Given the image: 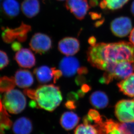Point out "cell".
I'll list each match as a JSON object with an SVG mask.
<instances>
[{"label":"cell","instance_id":"cell-2","mask_svg":"<svg viewBox=\"0 0 134 134\" xmlns=\"http://www.w3.org/2000/svg\"><path fill=\"white\" fill-rule=\"evenodd\" d=\"M24 94L37 103V108L54 111L61 104L62 96L60 88L53 84L42 85L35 90L26 89Z\"/></svg>","mask_w":134,"mask_h":134},{"label":"cell","instance_id":"cell-7","mask_svg":"<svg viewBox=\"0 0 134 134\" xmlns=\"http://www.w3.org/2000/svg\"><path fill=\"white\" fill-rule=\"evenodd\" d=\"M29 45L36 53L40 54L48 52L52 47V41L48 35L44 34L36 33L30 40Z\"/></svg>","mask_w":134,"mask_h":134},{"label":"cell","instance_id":"cell-22","mask_svg":"<svg viewBox=\"0 0 134 134\" xmlns=\"http://www.w3.org/2000/svg\"><path fill=\"white\" fill-rule=\"evenodd\" d=\"M75 134H99V132L95 125L84 123L76 128Z\"/></svg>","mask_w":134,"mask_h":134},{"label":"cell","instance_id":"cell-11","mask_svg":"<svg viewBox=\"0 0 134 134\" xmlns=\"http://www.w3.org/2000/svg\"><path fill=\"white\" fill-rule=\"evenodd\" d=\"M59 67L63 75L66 77H71L78 73L80 68V63L75 57L67 56L61 60Z\"/></svg>","mask_w":134,"mask_h":134},{"label":"cell","instance_id":"cell-12","mask_svg":"<svg viewBox=\"0 0 134 134\" xmlns=\"http://www.w3.org/2000/svg\"><path fill=\"white\" fill-rule=\"evenodd\" d=\"M58 49L63 54L67 56H73L79 51L80 43L76 38L67 37L60 41Z\"/></svg>","mask_w":134,"mask_h":134},{"label":"cell","instance_id":"cell-29","mask_svg":"<svg viewBox=\"0 0 134 134\" xmlns=\"http://www.w3.org/2000/svg\"><path fill=\"white\" fill-rule=\"evenodd\" d=\"M129 41L130 43L134 46V28L132 29L131 32L130 34L129 37Z\"/></svg>","mask_w":134,"mask_h":134},{"label":"cell","instance_id":"cell-8","mask_svg":"<svg viewBox=\"0 0 134 134\" xmlns=\"http://www.w3.org/2000/svg\"><path fill=\"white\" fill-rule=\"evenodd\" d=\"M34 73L39 82L46 83L53 80L54 83L61 78L62 72L59 69L50 68L46 66H42L35 69Z\"/></svg>","mask_w":134,"mask_h":134},{"label":"cell","instance_id":"cell-6","mask_svg":"<svg viewBox=\"0 0 134 134\" xmlns=\"http://www.w3.org/2000/svg\"><path fill=\"white\" fill-rule=\"evenodd\" d=\"M115 113L121 122L134 121V100L123 99L118 102L115 105Z\"/></svg>","mask_w":134,"mask_h":134},{"label":"cell","instance_id":"cell-10","mask_svg":"<svg viewBox=\"0 0 134 134\" xmlns=\"http://www.w3.org/2000/svg\"><path fill=\"white\" fill-rule=\"evenodd\" d=\"M65 6L79 20L85 18L89 9L87 0H67Z\"/></svg>","mask_w":134,"mask_h":134},{"label":"cell","instance_id":"cell-17","mask_svg":"<svg viewBox=\"0 0 134 134\" xmlns=\"http://www.w3.org/2000/svg\"><path fill=\"white\" fill-rule=\"evenodd\" d=\"M89 101L93 107L97 109L106 107L109 104V99L105 92L97 91L93 92L89 97Z\"/></svg>","mask_w":134,"mask_h":134},{"label":"cell","instance_id":"cell-37","mask_svg":"<svg viewBox=\"0 0 134 134\" xmlns=\"http://www.w3.org/2000/svg\"><path fill=\"white\" fill-rule=\"evenodd\" d=\"M1 1H2V0H0V4H1Z\"/></svg>","mask_w":134,"mask_h":134},{"label":"cell","instance_id":"cell-26","mask_svg":"<svg viewBox=\"0 0 134 134\" xmlns=\"http://www.w3.org/2000/svg\"><path fill=\"white\" fill-rule=\"evenodd\" d=\"M65 106L67 109H75L77 106L75 101L70 99L67 100V101L65 104Z\"/></svg>","mask_w":134,"mask_h":134},{"label":"cell","instance_id":"cell-16","mask_svg":"<svg viewBox=\"0 0 134 134\" xmlns=\"http://www.w3.org/2000/svg\"><path fill=\"white\" fill-rule=\"evenodd\" d=\"M80 121L79 117L73 111H66L61 116L60 124L67 131L71 130L76 127Z\"/></svg>","mask_w":134,"mask_h":134},{"label":"cell","instance_id":"cell-34","mask_svg":"<svg viewBox=\"0 0 134 134\" xmlns=\"http://www.w3.org/2000/svg\"><path fill=\"white\" fill-rule=\"evenodd\" d=\"M131 12L132 13V15L134 16V1L132 3L131 7Z\"/></svg>","mask_w":134,"mask_h":134},{"label":"cell","instance_id":"cell-31","mask_svg":"<svg viewBox=\"0 0 134 134\" xmlns=\"http://www.w3.org/2000/svg\"><path fill=\"white\" fill-rule=\"evenodd\" d=\"M89 4L91 7L96 6L99 4V0H90Z\"/></svg>","mask_w":134,"mask_h":134},{"label":"cell","instance_id":"cell-28","mask_svg":"<svg viewBox=\"0 0 134 134\" xmlns=\"http://www.w3.org/2000/svg\"><path fill=\"white\" fill-rule=\"evenodd\" d=\"M90 90H91V87L90 86H89V85H87V84H84L82 85L80 90L83 93L85 94V93L90 91Z\"/></svg>","mask_w":134,"mask_h":134},{"label":"cell","instance_id":"cell-19","mask_svg":"<svg viewBox=\"0 0 134 134\" xmlns=\"http://www.w3.org/2000/svg\"><path fill=\"white\" fill-rule=\"evenodd\" d=\"M2 9L8 18L17 16L20 12V5L17 0H4L2 4Z\"/></svg>","mask_w":134,"mask_h":134},{"label":"cell","instance_id":"cell-20","mask_svg":"<svg viewBox=\"0 0 134 134\" xmlns=\"http://www.w3.org/2000/svg\"><path fill=\"white\" fill-rule=\"evenodd\" d=\"M119 90L129 97L134 96V74L123 80L117 84Z\"/></svg>","mask_w":134,"mask_h":134},{"label":"cell","instance_id":"cell-4","mask_svg":"<svg viewBox=\"0 0 134 134\" xmlns=\"http://www.w3.org/2000/svg\"><path fill=\"white\" fill-rule=\"evenodd\" d=\"M2 103L4 108L10 113L19 114L25 108L26 99L22 92L13 89L5 93Z\"/></svg>","mask_w":134,"mask_h":134},{"label":"cell","instance_id":"cell-32","mask_svg":"<svg viewBox=\"0 0 134 134\" xmlns=\"http://www.w3.org/2000/svg\"><path fill=\"white\" fill-rule=\"evenodd\" d=\"M29 106H30V107L33 108H37V103L34 100H32V99L29 103Z\"/></svg>","mask_w":134,"mask_h":134},{"label":"cell","instance_id":"cell-36","mask_svg":"<svg viewBox=\"0 0 134 134\" xmlns=\"http://www.w3.org/2000/svg\"><path fill=\"white\" fill-rule=\"evenodd\" d=\"M58 1H65V0H58Z\"/></svg>","mask_w":134,"mask_h":134},{"label":"cell","instance_id":"cell-9","mask_svg":"<svg viewBox=\"0 0 134 134\" xmlns=\"http://www.w3.org/2000/svg\"><path fill=\"white\" fill-rule=\"evenodd\" d=\"M131 19L127 16H120L112 20L110 29L113 34L117 37H124L131 33L132 30Z\"/></svg>","mask_w":134,"mask_h":134},{"label":"cell","instance_id":"cell-3","mask_svg":"<svg viewBox=\"0 0 134 134\" xmlns=\"http://www.w3.org/2000/svg\"><path fill=\"white\" fill-rule=\"evenodd\" d=\"M134 63L123 61L111 65L105 71L99 80L101 83L107 84L114 79L124 80L133 74Z\"/></svg>","mask_w":134,"mask_h":134},{"label":"cell","instance_id":"cell-14","mask_svg":"<svg viewBox=\"0 0 134 134\" xmlns=\"http://www.w3.org/2000/svg\"><path fill=\"white\" fill-rule=\"evenodd\" d=\"M14 79L16 85L21 88L30 87L34 81L32 72L27 70H18L15 73Z\"/></svg>","mask_w":134,"mask_h":134},{"label":"cell","instance_id":"cell-5","mask_svg":"<svg viewBox=\"0 0 134 134\" xmlns=\"http://www.w3.org/2000/svg\"><path fill=\"white\" fill-rule=\"evenodd\" d=\"M32 29L30 26L22 23L19 27L11 29L7 27L2 34L3 41L6 43H11L17 39L19 42H24L28 37V34Z\"/></svg>","mask_w":134,"mask_h":134},{"label":"cell","instance_id":"cell-33","mask_svg":"<svg viewBox=\"0 0 134 134\" xmlns=\"http://www.w3.org/2000/svg\"><path fill=\"white\" fill-rule=\"evenodd\" d=\"M91 18L94 20V19H97V18H99V16H100L99 14H97V13H92L91 14Z\"/></svg>","mask_w":134,"mask_h":134},{"label":"cell","instance_id":"cell-21","mask_svg":"<svg viewBox=\"0 0 134 134\" xmlns=\"http://www.w3.org/2000/svg\"><path fill=\"white\" fill-rule=\"evenodd\" d=\"M129 1V0H102L100 6L103 9L117 10L121 9Z\"/></svg>","mask_w":134,"mask_h":134},{"label":"cell","instance_id":"cell-35","mask_svg":"<svg viewBox=\"0 0 134 134\" xmlns=\"http://www.w3.org/2000/svg\"><path fill=\"white\" fill-rule=\"evenodd\" d=\"M4 109V108L3 106V104L2 102H1V99H0V113L3 111Z\"/></svg>","mask_w":134,"mask_h":134},{"label":"cell","instance_id":"cell-24","mask_svg":"<svg viewBox=\"0 0 134 134\" xmlns=\"http://www.w3.org/2000/svg\"><path fill=\"white\" fill-rule=\"evenodd\" d=\"M119 128L121 134H134V121L119 123Z\"/></svg>","mask_w":134,"mask_h":134},{"label":"cell","instance_id":"cell-15","mask_svg":"<svg viewBox=\"0 0 134 134\" xmlns=\"http://www.w3.org/2000/svg\"><path fill=\"white\" fill-rule=\"evenodd\" d=\"M12 129L14 134H30L33 130L32 123L28 118L22 117L15 121Z\"/></svg>","mask_w":134,"mask_h":134},{"label":"cell","instance_id":"cell-27","mask_svg":"<svg viewBox=\"0 0 134 134\" xmlns=\"http://www.w3.org/2000/svg\"><path fill=\"white\" fill-rule=\"evenodd\" d=\"M22 45L19 42H14L12 45V49L14 51H18L22 49Z\"/></svg>","mask_w":134,"mask_h":134},{"label":"cell","instance_id":"cell-18","mask_svg":"<svg viewBox=\"0 0 134 134\" xmlns=\"http://www.w3.org/2000/svg\"><path fill=\"white\" fill-rule=\"evenodd\" d=\"M40 8L38 0H24L22 4V12L28 18H33L36 16L39 12Z\"/></svg>","mask_w":134,"mask_h":134},{"label":"cell","instance_id":"cell-23","mask_svg":"<svg viewBox=\"0 0 134 134\" xmlns=\"http://www.w3.org/2000/svg\"><path fill=\"white\" fill-rule=\"evenodd\" d=\"M14 77L4 76L0 77V92H6L13 90L15 86Z\"/></svg>","mask_w":134,"mask_h":134},{"label":"cell","instance_id":"cell-30","mask_svg":"<svg viewBox=\"0 0 134 134\" xmlns=\"http://www.w3.org/2000/svg\"><path fill=\"white\" fill-rule=\"evenodd\" d=\"M89 43L91 46H94L96 44V40L95 37H91L89 39Z\"/></svg>","mask_w":134,"mask_h":134},{"label":"cell","instance_id":"cell-1","mask_svg":"<svg viewBox=\"0 0 134 134\" xmlns=\"http://www.w3.org/2000/svg\"><path fill=\"white\" fill-rule=\"evenodd\" d=\"M87 56L91 66L105 71L109 66L119 62L134 63V46L126 41L96 43L89 48Z\"/></svg>","mask_w":134,"mask_h":134},{"label":"cell","instance_id":"cell-25","mask_svg":"<svg viewBox=\"0 0 134 134\" xmlns=\"http://www.w3.org/2000/svg\"><path fill=\"white\" fill-rule=\"evenodd\" d=\"M9 59L5 52L0 50V70L6 67L9 64Z\"/></svg>","mask_w":134,"mask_h":134},{"label":"cell","instance_id":"cell-13","mask_svg":"<svg viewBox=\"0 0 134 134\" xmlns=\"http://www.w3.org/2000/svg\"><path fill=\"white\" fill-rule=\"evenodd\" d=\"M15 60L20 67L24 68H31L35 66V56L30 49L22 48L15 54Z\"/></svg>","mask_w":134,"mask_h":134}]
</instances>
